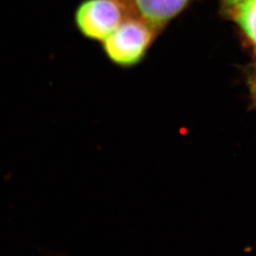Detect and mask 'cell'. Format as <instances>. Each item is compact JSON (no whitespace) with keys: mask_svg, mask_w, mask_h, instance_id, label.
Instances as JSON below:
<instances>
[{"mask_svg":"<svg viewBox=\"0 0 256 256\" xmlns=\"http://www.w3.org/2000/svg\"><path fill=\"white\" fill-rule=\"evenodd\" d=\"M160 34L137 14L126 20L102 43V50L112 64L122 68H134L144 61Z\"/></svg>","mask_w":256,"mask_h":256,"instance_id":"1","label":"cell"},{"mask_svg":"<svg viewBox=\"0 0 256 256\" xmlns=\"http://www.w3.org/2000/svg\"><path fill=\"white\" fill-rule=\"evenodd\" d=\"M218 4L221 16L236 25L256 54V0H218Z\"/></svg>","mask_w":256,"mask_h":256,"instance_id":"3","label":"cell"},{"mask_svg":"<svg viewBox=\"0 0 256 256\" xmlns=\"http://www.w3.org/2000/svg\"><path fill=\"white\" fill-rule=\"evenodd\" d=\"M250 90L252 102L256 108V64L250 77Z\"/></svg>","mask_w":256,"mask_h":256,"instance_id":"5","label":"cell"},{"mask_svg":"<svg viewBox=\"0 0 256 256\" xmlns=\"http://www.w3.org/2000/svg\"><path fill=\"white\" fill-rule=\"evenodd\" d=\"M192 0H133L138 16L160 32L187 9Z\"/></svg>","mask_w":256,"mask_h":256,"instance_id":"4","label":"cell"},{"mask_svg":"<svg viewBox=\"0 0 256 256\" xmlns=\"http://www.w3.org/2000/svg\"><path fill=\"white\" fill-rule=\"evenodd\" d=\"M134 16L133 0H82L75 10L74 23L82 36L102 43Z\"/></svg>","mask_w":256,"mask_h":256,"instance_id":"2","label":"cell"}]
</instances>
